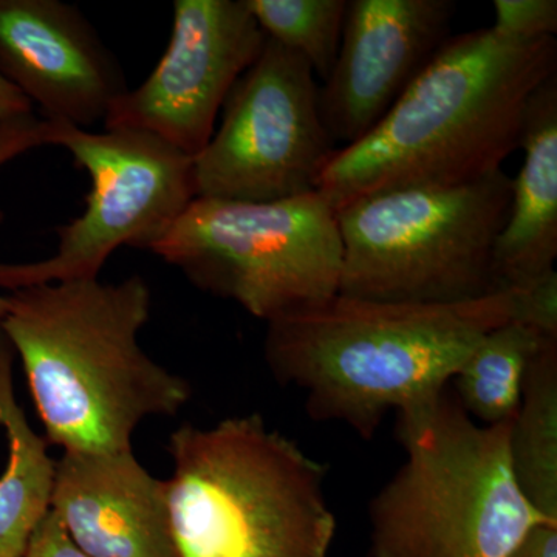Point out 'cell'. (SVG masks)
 Segmentation results:
<instances>
[{"label":"cell","mask_w":557,"mask_h":557,"mask_svg":"<svg viewBox=\"0 0 557 557\" xmlns=\"http://www.w3.org/2000/svg\"><path fill=\"white\" fill-rule=\"evenodd\" d=\"M557 73L555 38L493 28L450 36L364 138L336 150L318 193L338 211L384 190L454 186L502 170L534 91Z\"/></svg>","instance_id":"cell-1"},{"label":"cell","mask_w":557,"mask_h":557,"mask_svg":"<svg viewBox=\"0 0 557 557\" xmlns=\"http://www.w3.org/2000/svg\"><path fill=\"white\" fill-rule=\"evenodd\" d=\"M150 306L141 276L53 282L7 296L0 330L20 355L47 443L64 453L132 449L143 420L185 408L189 384L139 346Z\"/></svg>","instance_id":"cell-2"},{"label":"cell","mask_w":557,"mask_h":557,"mask_svg":"<svg viewBox=\"0 0 557 557\" xmlns=\"http://www.w3.org/2000/svg\"><path fill=\"white\" fill-rule=\"evenodd\" d=\"M509 317V289L457 304L338 293L267 322L263 357L278 383L306 394L313 420L338 421L370 440L388 410L437 403L480 339Z\"/></svg>","instance_id":"cell-3"},{"label":"cell","mask_w":557,"mask_h":557,"mask_svg":"<svg viewBox=\"0 0 557 557\" xmlns=\"http://www.w3.org/2000/svg\"><path fill=\"white\" fill-rule=\"evenodd\" d=\"M168 450L177 557H329L336 520L324 465L259 416L183 424Z\"/></svg>","instance_id":"cell-4"},{"label":"cell","mask_w":557,"mask_h":557,"mask_svg":"<svg viewBox=\"0 0 557 557\" xmlns=\"http://www.w3.org/2000/svg\"><path fill=\"white\" fill-rule=\"evenodd\" d=\"M509 421L485 426L443 395L398 413L406 461L370 502V557H508L542 516L516 482Z\"/></svg>","instance_id":"cell-5"},{"label":"cell","mask_w":557,"mask_h":557,"mask_svg":"<svg viewBox=\"0 0 557 557\" xmlns=\"http://www.w3.org/2000/svg\"><path fill=\"white\" fill-rule=\"evenodd\" d=\"M511 201L504 170L454 186L384 190L336 211L339 295L457 304L502 293L494 252Z\"/></svg>","instance_id":"cell-6"},{"label":"cell","mask_w":557,"mask_h":557,"mask_svg":"<svg viewBox=\"0 0 557 557\" xmlns=\"http://www.w3.org/2000/svg\"><path fill=\"white\" fill-rule=\"evenodd\" d=\"M149 251L201 292L265 322L338 295L343 242L319 193L274 201L196 197Z\"/></svg>","instance_id":"cell-7"},{"label":"cell","mask_w":557,"mask_h":557,"mask_svg":"<svg viewBox=\"0 0 557 557\" xmlns=\"http://www.w3.org/2000/svg\"><path fill=\"white\" fill-rule=\"evenodd\" d=\"M49 121L50 145L86 170V211L57 228L58 251L33 263H0V288L98 278L120 247L150 249L196 199L194 159L153 135L132 129L89 132Z\"/></svg>","instance_id":"cell-8"},{"label":"cell","mask_w":557,"mask_h":557,"mask_svg":"<svg viewBox=\"0 0 557 557\" xmlns=\"http://www.w3.org/2000/svg\"><path fill=\"white\" fill-rule=\"evenodd\" d=\"M220 112L218 129L194 159L197 197L274 201L318 193L339 148L302 57L267 38Z\"/></svg>","instance_id":"cell-9"},{"label":"cell","mask_w":557,"mask_h":557,"mask_svg":"<svg viewBox=\"0 0 557 557\" xmlns=\"http://www.w3.org/2000/svg\"><path fill=\"white\" fill-rule=\"evenodd\" d=\"M265 39L245 0H177L166 51L138 89L113 102L104 129L146 132L196 159Z\"/></svg>","instance_id":"cell-10"},{"label":"cell","mask_w":557,"mask_h":557,"mask_svg":"<svg viewBox=\"0 0 557 557\" xmlns=\"http://www.w3.org/2000/svg\"><path fill=\"white\" fill-rule=\"evenodd\" d=\"M453 0H350L319 108L341 148L369 135L450 38Z\"/></svg>","instance_id":"cell-11"},{"label":"cell","mask_w":557,"mask_h":557,"mask_svg":"<svg viewBox=\"0 0 557 557\" xmlns=\"http://www.w3.org/2000/svg\"><path fill=\"white\" fill-rule=\"evenodd\" d=\"M0 75L44 113L87 129L126 94L123 70L79 9L61 0H0Z\"/></svg>","instance_id":"cell-12"},{"label":"cell","mask_w":557,"mask_h":557,"mask_svg":"<svg viewBox=\"0 0 557 557\" xmlns=\"http://www.w3.org/2000/svg\"><path fill=\"white\" fill-rule=\"evenodd\" d=\"M50 511L87 555L177 557L166 482L149 474L132 449L62 454Z\"/></svg>","instance_id":"cell-13"},{"label":"cell","mask_w":557,"mask_h":557,"mask_svg":"<svg viewBox=\"0 0 557 557\" xmlns=\"http://www.w3.org/2000/svg\"><path fill=\"white\" fill-rule=\"evenodd\" d=\"M522 166L511 178V201L494 252L502 292L527 287L556 270L557 73L537 87L523 115Z\"/></svg>","instance_id":"cell-14"},{"label":"cell","mask_w":557,"mask_h":557,"mask_svg":"<svg viewBox=\"0 0 557 557\" xmlns=\"http://www.w3.org/2000/svg\"><path fill=\"white\" fill-rule=\"evenodd\" d=\"M11 368L13 347L0 330V428L9 440V461L0 475V557H24L50 511L57 460L17 403Z\"/></svg>","instance_id":"cell-15"},{"label":"cell","mask_w":557,"mask_h":557,"mask_svg":"<svg viewBox=\"0 0 557 557\" xmlns=\"http://www.w3.org/2000/svg\"><path fill=\"white\" fill-rule=\"evenodd\" d=\"M508 454L523 496L542 516L557 520V341L528 369L509 421Z\"/></svg>","instance_id":"cell-16"},{"label":"cell","mask_w":557,"mask_h":557,"mask_svg":"<svg viewBox=\"0 0 557 557\" xmlns=\"http://www.w3.org/2000/svg\"><path fill=\"white\" fill-rule=\"evenodd\" d=\"M556 341L515 321L491 330L454 376L458 405L485 426L511 420L531 362Z\"/></svg>","instance_id":"cell-17"},{"label":"cell","mask_w":557,"mask_h":557,"mask_svg":"<svg viewBox=\"0 0 557 557\" xmlns=\"http://www.w3.org/2000/svg\"><path fill=\"white\" fill-rule=\"evenodd\" d=\"M267 38L302 57L319 79L338 57L347 0H245Z\"/></svg>","instance_id":"cell-18"},{"label":"cell","mask_w":557,"mask_h":557,"mask_svg":"<svg viewBox=\"0 0 557 557\" xmlns=\"http://www.w3.org/2000/svg\"><path fill=\"white\" fill-rule=\"evenodd\" d=\"M493 30L508 39L539 40L555 38L556 0H494Z\"/></svg>","instance_id":"cell-19"},{"label":"cell","mask_w":557,"mask_h":557,"mask_svg":"<svg viewBox=\"0 0 557 557\" xmlns=\"http://www.w3.org/2000/svg\"><path fill=\"white\" fill-rule=\"evenodd\" d=\"M509 293H511L509 321L519 322L548 338L557 339L556 270L548 271L527 287L509 289Z\"/></svg>","instance_id":"cell-20"},{"label":"cell","mask_w":557,"mask_h":557,"mask_svg":"<svg viewBox=\"0 0 557 557\" xmlns=\"http://www.w3.org/2000/svg\"><path fill=\"white\" fill-rule=\"evenodd\" d=\"M50 145V124L35 115L17 116L0 124V166L22 153ZM3 212L0 211V222Z\"/></svg>","instance_id":"cell-21"},{"label":"cell","mask_w":557,"mask_h":557,"mask_svg":"<svg viewBox=\"0 0 557 557\" xmlns=\"http://www.w3.org/2000/svg\"><path fill=\"white\" fill-rule=\"evenodd\" d=\"M25 557H94L73 544L67 531L53 512L40 520L28 542Z\"/></svg>","instance_id":"cell-22"},{"label":"cell","mask_w":557,"mask_h":557,"mask_svg":"<svg viewBox=\"0 0 557 557\" xmlns=\"http://www.w3.org/2000/svg\"><path fill=\"white\" fill-rule=\"evenodd\" d=\"M508 557H557V522L531 528Z\"/></svg>","instance_id":"cell-23"},{"label":"cell","mask_w":557,"mask_h":557,"mask_svg":"<svg viewBox=\"0 0 557 557\" xmlns=\"http://www.w3.org/2000/svg\"><path fill=\"white\" fill-rule=\"evenodd\" d=\"M32 113V101L5 76L0 75V124Z\"/></svg>","instance_id":"cell-24"},{"label":"cell","mask_w":557,"mask_h":557,"mask_svg":"<svg viewBox=\"0 0 557 557\" xmlns=\"http://www.w3.org/2000/svg\"><path fill=\"white\" fill-rule=\"evenodd\" d=\"M7 313V296L0 295V319L5 317Z\"/></svg>","instance_id":"cell-25"},{"label":"cell","mask_w":557,"mask_h":557,"mask_svg":"<svg viewBox=\"0 0 557 557\" xmlns=\"http://www.w3.org/2000/svg\"><path fill=\"white\" fill-rule=\"evenodd\" d=\"M25 557V556H24Z\"/></svg>","instance_id":"cell-26"}]
</instances>
